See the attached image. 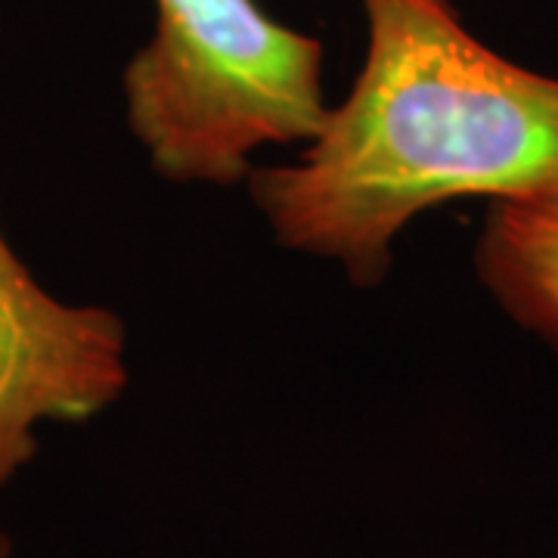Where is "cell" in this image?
Here are the masks:
<instances>
[{"label":"cell","instance_id":"obj_5","mask_svg":"<svg viewBox=\"0 0 558 558\" xmlns=\"http://www.w3.org/2000/svg\"><path fill=\"white\" fill-rule=\"evenodd\" d=\"M0 558H10V539L0 534Z\"/></svg>","mask_w":558,"mask_h":558},{"label":"cell","instance_id":"obj_2","mask_svg":"<svg viewBox=\"0 0 558 558\" xmlns=\"http://www.w3.org/2000/svg\"><path fill=\"white\" fill-rule=\"evenodd\" d=\"M156 32L124 65L131 134L171 183L233 186L260 146L311 143L329 116L323 44L258 0H153Z\"/></svg>","mask_w":558,"mask_h":558},{"label":"cell","instance_id":"obj_4","mask_svg":"<svg viewBox=\"0 0 558 558\" xmlns=\"http://www.w3.org/2000/svg\"><path fill=\"white\" fill-rule=\"evenodd\" d=\"M475 270L499 307L558 354V193L490 202Z\"/></svg>","mask_w":558,"mask_h":558},{"label":"cell","instance_id":"obj_1","mask_svg":"<svg viewBox=\"0 0 558 558\" xmlns=\"http://www.w3.org/2000/svg\"><path fill=\"white\" fill-rule=\"evenodd\" d=\"M366 57L299 161L252 168L282 248L336 260L360 289L395 240L453 199L558 193V78L478 40L453 0H360Z\"/></svg>","mask_w":558,"mask_h":558},{"label":"cell","instance_id":"obj_3","mask_svg":"<svg viewBox=\"0 0 558 558\" xmlns=\"http://www.w3.org/2000/svg\"><path fill=\"white\" fill-rule=\"evenodd\" d=\"M119 314L40 289L0 233V487L38 453L40 422H84L124 395Z\"/></svg>","mask_w":558,"mask_h":558}]
</instances>
